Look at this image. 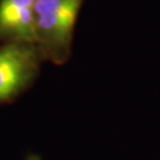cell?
Here are the masks:
<instances>
[{"mask_svg":"<svg viewBox=\"0 0 160 160\" xmlns=\"http://www.w3.org/2000/svg\"><path fill=\"white\" fill-rule=\"evenodd\" d=\"M36 0H0V44L33 43V7Z\"/></svg>","mask_w":160,"mask_h":160,"instance_id":"3","label":"cell"},{"mask_svg":"<svg viewBox=\"0 0 160 160\" xmlns=\"http://www.w3.org/2000/svg\"><path fill=\"white\" fill-rule=\"evenodd\" d=\"M84 0H36L33 44L44 62L63 65L71 57L75 26Z\"/></svg>","mask_w":160,"mask_h":160,"instance_id":"1","label":"cell"},{"mask_svg":"<svg viewBox=\"0 0 160 160\" xmlns=\"http://www.w3.org/2000/svg\"><path fill=\"white\" fill-rule=\"evenodd\" d=\"M43 62L33 43L0 44V106L13 102L33 84Z\"/></svg>","mask_w":160,"mask_h":160,"instance_id":"2","label":"cell"}]
</instances>
